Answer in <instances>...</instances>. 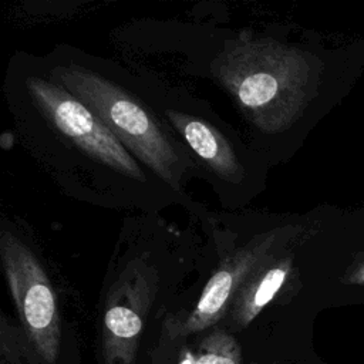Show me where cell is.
I'll return each instance as SVG.
<instances>
[{
	"instance_id": "cell-1",
	"label": "cell",
	"mask_w": 364,
	"mask_h": 364,
	"mask_svg": "<svg viewBox=\"0 0 364 364\" xmlns=\"http://www.w3.org/2000/svg\"><path fill=\"white\" fill-rule=\"evenodd\" d=\"M247 119L267 134L291 127L316 94L318 61L272 38H236L212 65Z\"/></svg>"
},
{
	"instance_id": "cell-2",
	"label": "cell",
	"mask_w": 364,
	"mask_h": 364,
	"mask_svg": "<svg viewBox=\"0 0 364 364\" xmlns=\"http://www.w3.org/2000/svg\"><path fill=\"white\" fill-rule=\"evenodd\" d=\"M58 84L84 102L151 171L173 189L181 188L186 161L156 119L127 91L84 67L53 71Z\"/></svg>"
},
{
	"instance_id": "cell-3",
	"label": "cell",
	"mask_w": 364,
	"mask_h": 364,
	"mask_svg": "<svg viewBox=\"0 0 364 364\" xmlns=\"http://www.w3.org/2000/svg\"><path fill=\"white\" fill-rule=\"evenodd\" d=\"M0 255L20 326L37 364H54L60 355L61 326L55 291L34 252L13 232L0 235Z\"/></svg>"
},
{
	"instance_id": "cell-4",
	"label": "cell",
	"mask_w": 364,
	"mask_h": 364,
	"mask_svg": "<svg viewBox=\"0 0 364 364\" xmlns=\"http://www.w3.org/2000/svg\"><path fill=\"white\" fill-rule=\"evenodd\" d=\"M27 87L48 121L84 152L125 176L144 179L129 151L77 97L60 84L38 77L30 78Z\"/></svg>"
},
{
	"instance_id": "cell-5",
	"label": "cell",
	"mask_w": 364,
	"mask_h": 364,
	"mask_svg": "<svg viewBox=\"0 0 364 364\" xmlns=\"http://www.w3.org/2000/svg\"><path fill=\"white\" fill-rule=\"evenodd\" d=\"M156 289V272L141 262L129 266L112 284L102 314L104 364H135Z\"/></svg>"
},
{
	"instance_id": "cell-6",
	"label": "cell",
	"mask_w": 364,
	"mask_h": 364,
	"mask_svg": "<svg viewBox=\"0 0 364 364\" xmlns=\"http://www.w3.org/2000/svg\"><path fill=\"white\" fill-rule=\"evenodd\" d=\"M279 232L262 233L226 256L205 284L196 304L188 313H181L165 321L164 338L169 341L186 338L213 327L229 311L232 301L245 279L273 253Z\"/></svg>"
},
{
	"instance_id": "cell-7",
	"label": "cell",
	"mask_w": 364,
	"mask_h": 364,
	"mask_svg": "<svg viewBox=\"0 0 364 364\" xmlns=\"http://www.w3.org/2000/svg\"><path fill=\"white\" fill-rule=\"evenodd\" d=\"M293 269L290 255H270L245 279L229 309L232 328L247 327L277 296Z\"/></svg>"
},
{
	"instance_id": "cell-8",
	"label": "cell",
	"mask_w": 364,
	"mask_h": 364,
	"mask_svg": "<svg viewBox=\"0 0 364 364\" xmlns=\"http://www.w3.org/2000/svg\"><path fill=\"white\" fill-rule=\"evenodd\" d=\"M166 118L185 139L189 148L222 179L239 182L243 168L226 138L209 122L173 109L166 111Z\"/></svg>"
},
{
	"instance_id": "cell-9",
	"label": "cell",
	"mask_w": 364,
	"mask_h": 364,
	"mask_svg": "<svg viewBox=\"0 0 364 364\" xmlns=\"http://www.w3.org/2000/svg\"><path fill=\"white\" fill-rule=\"evenodd\" d=\"M178 364H242V348L230 333L212 328L196 346L181 351Z\"/></svg>"
},
{
	"instance_id": "cell-10",
	"label": "cell",
	"mask_w": 364,
	"mask_h": 364,
	"mask_svg": "<svg viewBox=\"0 0 364 364\" xmlns=\"http://www.w3.org/2000/svg\"><path fill=\"white\" fill-rule=\"evenodd\" d=\"M33 358V350L21 328L3 314L0 323V360L1 364H20Z\"/></svg>"
},
{
	"instance_id": "cell-11",
	"label": "cell",
	"mask_w": 364,
	"mask_h": 364,
	"mask_svg": "<svg viewBox=\"0 0 364 364\" xmlns=\"http://www.w3.org/2000/svg\"><path fill=\"white\" fill-rule=\"evenodd\" d=\"M344 282L350 284H364V249L360 250L344 273Z\"/></svg>"
}]
</instances>
